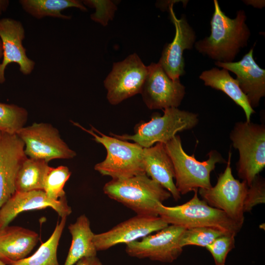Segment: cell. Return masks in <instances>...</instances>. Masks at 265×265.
I'll use <instances>...</instances> for the list:
<instances>
[{
	"mask_svg": "<svg viewBox=\"0 0 265 265\" xmlns=\"http://www.w3.org/2000/svg\"><path fill=\"white\" fill-rule=\"evenodd\" d=\"M211 21V34L196 41L194 47L200 53L215 61L234 62L240 50L247 46L251 32L245 23L246 15L239 10L231 19L223 12L217 0Z\"/></svg>",
	"mask_w": 265,
	"mask_h": 265,
	"instance_id": "cell-1",
	"label": "cell"
},
{
	"mask_svg": "<svg viewBox=\"0 0 265 265\" xmlns=\"http://www.w3.org/2000/svg\"><path fill=\"white\" fill-rule=\"evenodd\" d=\"M110 199L121 203L137 215L159 216V203L168 199L171 194L146 174L124 179H111L103 187Z\"/></svg>",
	"mask_w": 265,
	"mask_h": 265,
	"instance_id": "cell-2",
	"label": "cell"
},
{
	"mask_svg": "<svg viewBox=\"0 0 265 265\" xmlns=\"http://www.w3.org/2000/svg\"><path fill=\"white\" fill-rule=\"evenodd\" d=\"M72 123L91 134L94 140L106 148L107 154L105 159L94 166V169L100 174L109 176L112 179H124L145 174L142 156L143 148L140 145L106 135L92 126L90 130H88L78 123Z\"/></svg>",
	"mask_w": 265,
	"mask_h": 265,
	"instance_id": "cell-3",
	"label": "cell"
},
{
	"mask_svg": "<svg viewBox=\"0 0 265 265\" xmlns=\"http://www.w3.org/2000/svg\"><path fill=\"white\" fill-rule=\"evenodd\" d=\"M193 197L182 205L168 207L159 203L157 212L168 225L186 229L208 227L217 229L226 235L236 236L242 226L230 218L225 212L209 206L200 199L198 190L193 191Z\"/></svg>",
	"mask_w": 265,
	"mask_h": 265,
	"instance_id": "cell-4",
	"label": "cell"
},
{
	"mask_svg": "<svg viewBox=\"0 0 265 265\" xmlns=\"http://www.w3.org/2000/svg\"><path fill=\"white\" fill-rule=\"evenodd\" d=\"M165 145L174 165L175 184L181 195L200 188L211 187L210 174L215 168V164L227 163L215 150L210 151L206 160H197L194 154L189 155L185 152L181 137L177 134Z\"/></svg>",
	"mask_w": 265,
	"mask_h": 265,
	"instance_id": "cell-5",
	"label": "cell"
},
{
	"mask_svg": "<svg viewBox=\"0 0 265 265\" xmlns=\"http://www.w3.org/2000/svg\"><path fill=\"white\" fill-rule=\"evenodd\" d=\"M163 110L162 115H153L148 122L136 125L133 134H110L122 140L132 141L145 148L157 143L166 144L178 132L192 129L198 123L197 113L178 107H170Z\"/></svg>",
	"mask_w": 265,
	"mask_h": 265,
	"instance_id": "cell-6",
	"label": "cell"
},
{
	"mask_svg": "<svg viewBox=\"0 0 265 265\" xmlns=\"http://www.w3.org/2000/svg\"><path fill=\"white\" fill-rule=\"evenodd\" d=\"M230 138L239 153L238 177L249 186L265 167V127L251 121L236 123Z\"/></svg>",
	"mask_w": 265,
	"mask_h": 265,
	"instance_id": "cell-7",
	"label": "cell"
},
{
	"mask_svg": "<svg viewBox=\"0 0 265 265\" xmlns=\"http://www.w3.org/2000/svg\"><path fill=\"white\" fill-rule=\"evenodd\" d=\"M232 153H229L226 168L218 178L216 185L207 189H199L202 199L209 206L225 212L242 226L244 220L243 203L248 188L246 183L236 179L231 167Z\"/></svg>",
	"mask_w": 265,
	"mask_h": 265,
	"instance_id": "cell-8",
	"label": "cell"
},
{
	"mask_svg": "<svg viewBox=\"0 0 265 265\" xmlns=\"http://www.w3.org/2000/svg\"><path fill=\"white\" fill-rule=\"evenodd\" d=\"M147 73L148 66L136 53L130 54L123 61L114 62L104 82L108 102L116 105L140 94Z\"/></svg>",
	"mask_w": 265,
	"mask_h": 265,
	"instance_id": "cell-9",
	"label": "cell"
},
{
	"mask_svg": "<svg viewBox=\"0 0 265 265\" xmlns=\"http://www.w3.org/2000/svg\"><path fill=\"white\" fill-rule=\"evenodd\" d=\"M17 134L25 144V153L28 158L49 162L76 156L75 151L62 139L58 130L50 124L35 123L24 127Z\"/></svg>",
	"mask_w": 265,
	"mask_h": 265,
	"instance_id": "cell-10",
	"label": "cell"
},
{
	"mask_svg": "<svg viewBox=\"0 0 265 265\" xmlns=\"http://www.w3.org/2000/svg\"><path fill=\"white\" fill-rule=\"evenodd\" d=\"M186 229L180 226L168 225L155 234H150L140 241L126 244V252L129 256L138 259L172 263L183 251V247L179 243L180 238Z\"/></svg>",
	"mask_w": 265,
	"mask_h": 265,
	"instance_id": "cell-11",
	"label": "cell"
},
{
	"mask_svg": "<svg viewBox=\"0 0 265 265\" xmlns=\"http://www.w3.org/2000/svg\"><path fill=\"white\" fill-rule=\"evenodd\" d=\"M148 66V73L140 94L150 109L178 107L186 94V87L180 80H174L158 63Z\"/></svg>",
	"mask_w": 265,
	"mask_h": 265,
	"instance_id": "cell-12",
	"label": "cell"
},
{
	"mask_svg": "<svg viewBox=\"0 0 265 265\" xmlns=\"http://www.w3.org/2000/svg\"><path fill=\"white\" fill-rule=\"evenodd\" d=\"M168 224L159 216L136 214L110 230L95 234L93 241L97 251L119 244H128L158 232Z\"/></svg>",
	"mask_w": 265,
	"mask_h": 265,
	"instance_id": "cell-13",
	"label": "cell"
},
{
	"mask_svg": "<svg viewBox=\"0 0 265 265\" xmlns=\"http://www.w3.org/2000/svg\"><path fill=\"white\" fill-rule=\"evenodd\" d=\"M173 6L170 5L168 10L175 28V36L171 43L164 46L158 63L171 79L177 80L186 73L184 52L193 48L196 36L185 15L180 19L176 17Z\"/></svg>",
	"mask_w": 265,
	"mask_h": 265,
	"instance_id": "cell-14",
	"label": "cell"
},
{
	"mask_svg": "<svg viewBox=\"0 0 265 265\" xmlns=\"http://www.w3.org/2000/svg\"><path fill=\"white\" fill-rule=\"evenodd\" d=\"M51 208L61 217H67L72 212L66 197L58 200L49 198L43 190L26 192L15 191L0 208V230L23 212Z\"/></svg>",
	"mask_w": 265,
	"mask_h": 265,
	"instance_id": "cell-15",
	"label": "cell"
},
{
	"mask_svg": "<svg viewBox=\"0 0 265 265\" xmlns=\"http://www.w3.org/2000/svg\"><path fill=\"white\" fill-rule=\"evenodd\" d=\"M27 158L17 134L0 131V208L16 191V176Z\"/></svg>",
	"mask_w": 265,
	"mask_h": 265,
	"instance_id": "cell-16",
	"label": "cell"
},
{
	"mask_svg": "<svg viewBox=\"0 0 265 265\" xmlns=\"http://www.w3.org/2000/svg\"><path fill=\"white\" fill-rule=\"evenodd\" d=\"M25 37V29L20 21L10 18L0 19V38L3 47L0 83L5 82V70L11 63L18 64L21 72L25 75H29L33 70L35 62L26 55V49L22 44Z\"/></svg>",
	"mask_w": 265,
	"mask_h": 265,
	"instance_id": "cell-17",
	"label": "cell"
},
{
	"mask_svg": "<svg viewBox=\"0 0 265 265\" xmlns=\"http://www.w3.org/2000/svg\"><path fill=\"white\" fill-rule=\"evenodd\" d=\"M254 46L239 61L215 64L234 73L236 79L252 108L257 107L265 96V70L257 64L253 57Z\"/></svg>",
	"mask_w": 265,
	"mask_h": 265,
	"instance_id": "cell-18",
	"label": "cell"
},
{
	"mask_svg": "<svg viewBox=\"0 0 265 265\" xmlns=\"http://www.w3.org/2000/svg\"><path fill=\"white\" fill-rule=\"evenodd\" d=\"M142 156L145 174L167 190L178 201L181 194L173 180L174 165L165 144L157 143L150 147L143 148Z\"/></svg>",
	"mask_w": 265,
	"mask_h": 265,
	"instance_id": "cell-19",
	"label": "cell"
},
{
	"mask_svg": "<svg viewBox=\"0 0 265 265\" xmlns=\"http://www.w3.org/2000/svg\"><path fill=\"white\" fill-rule=\"evenodd\" d=\"M39 239L37 233L22 227L3 228L0 230V260L11 265L27 257Z\"/></svg>",
	"mask_w": 265,
	"mask_h": 265,
	"instance_id": "cell-20",
	"label": "cell"
},
{
	"mask_svg": "<svg viewBox=\"0 0 265 265\" xmlns=\"http://www.w3.org/2000/svg\"><path fill=\"white\" fill-rule=\"evenodd\" d=\"M199 79L204 82L205 85L226 94L242 108L245 114L246 121H251V116L255 111L250 106L237 80L231 77L228 70L224 68H212L203 71L199 76Z\"/></svg>",
	"mask_w": 265,
	"mask_h": 265,
	"instance_id": "cell-21",
	"label": "cell"
},
{
	"mask_svg": "<svg viewBox=\"0 0 265 265\" xmlns=\"http://www.w3.org/2000/svg\"><path fill=\"white\" fill-rule=\"evenodd\" d=\"M68 230L72 242L63 265H74L83 258L96 256L97 250L93 241L95 234L85 214L79 216L75 223L70 224Z\"/></svg>",
	"mask_w": 265,
	"mask_h": 265,
	"instance_id": "cell-22",
	"label": "cell"
},
{
	"mask_svg": "<svg viewBox=\"0 0 265 265\" xmlns=\"http://www.w3.org/2000/svg\"><path fill=\"white\" fill-rule=\"evenodd\" d=\"M19 2L26 12L37 19L50 16L69 19L70 16L62 14L61 12L70 7L87 11L82 2L77 0H21Z\"/></svg>",
	"mask_w": 265,
	"mask_h": 265,
	"instance_id": "cell-23",
	"label": "cell"
},
{
	"mask_svg": "<svg viewBox=\"0 0 265 265\" xmlns=\"http://www.w3.org/2000/svg\"><path fill=\"white\" fill-rule=\"evenodd\" d=\"M49 167L48 162L45 160L27 157L17 173L16 191L43 190L44 179Z\"/></svg>",
	"mask_w": 265,
	"mask_h": 265,
	"instance_id": "cell-24",
	"label": "cell"
},
{
	"mask_svg": "<svg viewBox=\"0 0 265 265\" xmlns=\"http://www.w3.org/2000/svg\"><path fill=\"white\" fill-rule=\"evenodd\" d=\"M66 217H61L48 239L43 243L31 256L21 260L11 265H59L57 250L59 241L65 227Z\"/></svg>",
	"mask_w": 265,
	"mask_h": 265,
	"instance_id": "cell-25",
	"label": "cell"
},
{
	"mask_svg": "<svg viewBox=\"0 0 265 265\" xmlns=\"http://www.w3.org/2000/svg\"><path fill=\"white\" fill-rule=\"evenodd\" d=\"M27 117L28 112L25 108L0 103V131L17 134L24 127Z\"/></svg>",
	"mask_w": 265,
	"mask_h": 265,
	"instance_id": "cell-26",
	"label": "cell"
},
{
	"mask_svg": "<svg viewBox=\"0 0 265 265\" xmlns=\"http://www.w3.org/2000/svg\"><path fill=\"white\" fill-rule=\"evenodd\" d=\"M71 172L66 166L49 168L43 182V190L47 196L53 200L65 197L64 186Z\"/></svg>",
	"mask_w": 265,
	"mask_h": 265,
	"instance_id": "cell-27",
	"label": "cell"
},
{
	"mask_svg": "<svg viewBox=\"0 0 265 265\" xmlns=\"http://www.w3.org/2000/svg\"><path fill=\"white\" fill-rule=\"evenodd\" d=\"M226 235L213 228L198 227L186 229L180 238L182 247L187 245H196L206 247L217 238Z\"/></svg>",
	"mask_w": 265,
	"mask_h": 265,
	"instance_id": "cell-28",
	"label": "cell"
},
{
	"mask_svg": "<svg viewBox=\"0 0 265 265\" xmlns=\"http://www.w3.org/2000/svg\"><path fill=\"white\" fill-rule=\"evenodd\" d=\"M235 236L222 235L206 247L213 257L215 265H225L228 254L235 247Z\"/></svg>",
	"mask_w": 265,
	"mask_h": 265,
	"instance_id": "cell-29",
	"label": "cell"
},
{
	"mask_svg": "<svg viewBox=\"0 0 265 265\" xmlns=\"http://www.w3.org/2000/svg\"><path fill=\"white\" fill-rule=\"evenodd\" d=\"M84 5L94 8L95 12L90 15L91 19L103 26H107L112 20L117 8L115 3L108 0H85L82 2Z\"/></svg>",
	"mask_w": 265,
	"mask_h": 265,
	"instance_id": "cell-30",
	"label": "cell"
},
{
	"mask_svg": "<svg viewBox=\"0 0 265 265\" xmlns=\"http://www.w3.org/2000/svg\"><path fill=\"white\" fill-rule=\"evenodd\" d=\"M265 203V180L258 175L248 186L243 203V212H250L255 206Z\"/></svg>",
	"mask_w": 265,
	"mask_h": 265,
	"instance_id": "cell-31",
	"label": "cell"
},
{
	"mask_svg": "<svg viewBox=\"0 0 265 265\" xmlns=\"http://www.w3.org/2000/svg\"><path fill=\"white\" fill-rule=\"evenodd\" d=\"M76 263V265H103L96 256L83 258Z\"/></svg>",
	"mask_w": 265,
	"mask_h": 265,
	"instance_id": "cell-32",
	"label": "cell"
},
{
	"mask_svg": "<svg viewBox=\"0 0 265 265\" xmlns=\"http://www.w3.org/2000/svg\"><path fill=\"white\" fill-rule=\"evenodd\" d=\"M245 3L248 5H251V6L258 8H262L265 7V1L264 0H246L243 1Z\"/></svg>",
	"mask_w": 265,
	"mask_h": 265,
	"instance_id": "cell-33",
	"label": "cell"
},
{
	"mask_svg": "<svg viewBox=\"0 0 265 265\" xmlns=\"http://www.w3.org/2000/svg\"><path fill=\"white\" fill-rule=\"evenodd\" d=\"M178 1H181V0H170V1H160L158 2L157 6L160 8L161 10H165L168 9L169 7L173 5L174 3L177 2Z\"/></svg>",
	"mask_w": 265,
	"mask_h": 265,
	"instance_id": "cell-34",
	"label": "cell"
},
{
	"mask_svg": "<svg viewBox=\"0 0 265 265\" xmlns=\"http://www.w3.org/2000/svg\"><path fill=\"white\" fill-rule=\"evenodd\" d=\"M9 1L8 0H0V16L2 13L5 12L9 4Z\"/></svg>",
	"mask_w": 265,
	"mask_h": 265,
	"instance_id": "cell-35",
	"label": "cell"
},
{
	"mask_svg": "<svg viewBox=\"0 0 265 265\" xmlns=\"http://www.w3.org/2000/svg\"><path fill=\"white\" fill-rule=\"evenodd\" d=\"M3 57V47L2 41L0 38V59Z\"/></svg>",
	"mask_w": 265,
	"mask_h": 265,
	"instance_id": "cell-36",
	"label": "cell"
},
{
	"mask_svg": "<svg viewBox=\"0 0 265 265\" xmlns=\"http://www.w3.org/2000/svg\"><path fill=\"white\" fill-rule=\"evenodd\" d=\"M0 265H7L0 260Z\"/></svg>",
	"mask_w": 265,
	"mask_h": 265,
	"instance_id": "cell-37",
	"label": "cell"
}]
</instances>
